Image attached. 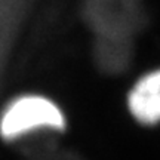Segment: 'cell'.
Returning <instances> with one entry per match:
<instances>
[{
  "label": "cell",
  "instance_id": "cell-1",
  "mask_svg": "<svg viewBox=\"0 0 160 160\" xmlns=\"http://www.w3.org/2000/svg\"><path fill=\"white\" fill-rule=\"evenodd\" d=\"M85 17L98 37L131 40L144 19L141 0H86Z\"/></svg>",
  "mask_w": 160,
  "mask_h": 160
},
{
  "label": "cell",
  "instance_id": "cell-2",
  "mask_svg": "<svg viewBox=\"0 0 160 160\" xmlns=\"http://www.w3.org/2000/svg\"><path fill=\"white\" fill-rule=\"evenodd\" d=\"M64 125L62 113L52 101L43 97H22L5 111L0 122V132L11 139L39 128L64 129Z\"/></svg>",
  "mask_w": 160,
  "mask_h": 160
},
{
  "label": "cell",
  "instance_id": "cell-3",
  "mask_svg": "<svg viewBox=\"0 0 160 160\" xmlns=\"http://www.w3.org/2000/svg\"><path fill=\"white\" fill-rule=\"evenodd\" d=\"M129 110L142 125H157L160 122V70L145 74L132 88Z\"/></svg>",
  "mask_w": 160,
  "mask_h": 160
},
{
  "label": "cell",
  "instance_id": "cell-4",
  "mask_svg": "<svg viewBox=\"0 0 160 160\" xmlns=\"http://www.w3.org/2000/svg\"><path fill=\"white\" fill-rule=\"evenodd\" d=\"M131 40L98 37L97 59L98 64L107 71L117 73L123 70L131 58Z\"/></svg>",
  "mask_w": 160,
  "mask_h": 160
}]
</instances>
